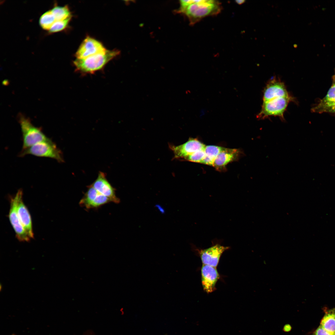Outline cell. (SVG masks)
<instances>
[{
    "mask_svg": "<svg viewBox=\"0 0 335 335\" xmlns=\"http://www.w3.org/2000/svg\"><path fill=\"white\" fill-rule=\"evenodd\" d=\"M117 50H106L104 51L88 57L76 59L73 63L77 71L81 74H92L102 69L111 60L118 55Z\"/></svg>",
    "mask_w": 335,
    "mask_h": 335,
    "instance_id": "6da1fadb",
    "label": "cell"
},
{
    "mask_svg": "<svg viewBox=\"0 0 335 335\" xmlns=\"http://www.w3.org/2000/svg\"><path fill=\"white\" fill-rule=\"evenodd\" d=\"M221 3L212 0H196L188 6L182 14L188 18L190 24L193 25L204 18L218 14L221 11Z\"/></svg>",
    "mask_w": 335,
    "mask_h": 335,
    "instance_id": "7a4b0ae2",
    "label": "cell"
},
{
    "mask_svg": "<svg viewBox=\"0 0 335 335\" xmlns=\"http://www.w3.org/2000/svg\"><path fill=\"white\" fill-rule=\"evenodd\" d=\"M30 154L36 156L55 159L60 163L64 162L62 153L51 140L48 139L38 142L32 146L22 150L20 156Z\"/></svg>",
    "mask_w": 335,
    "mask_h": 335,
    "instance_id": "3957f363",
    "label": "cell"
},
{
    "mask_svg": "<svg viewBox=\"0 0 335 335\" xmlns=\"http://www.w3.org/2000/svg\"><path fill=\"white\" fill-rule=\"evenodd\" d=\"M19 122L22 133V150L48 139L40 129L34 126L29 119L23 115L19 117Z\"/></svg>",
    "mask_w": 335,
    "mask_h": 335,
    "instance_id": "277c9868",
    "label": "cell"
},
{
    "mask_svg": "<svg viewBox=\"0 0 335 335\" xmlns=\"http://www.w3.org/2000/svg\"><path fill=\"white\" fill-rule=\"evenodd\" d=\"M290 96L279 97L263 102L261 110L258 117L263 118L269 116H278L283 119V114L289 102Z\"/></svg>",
    "mask_w": 335,
    "mask_h": 335,
    "instance_id": "5b68a950",
    "label": "cell"
},
{
    "mask_svg": "<svg viewBox=\"0 0 335 335\" xmlns=\"http://www.w3.org/2000/svg\"><path fill=\"white\" fill-rule=\"evenodd\" d=\"M111 202L109 199L101 194L90 185L80 200V206L86 209L97 208Z\"/></svg>",
    "mask_w": 335,
    "mask_h": 335,
    "instance_id": "8992f818",
    "label": "cell"
},
{
    "mask_svg": "<svg viewBox=\"0 0 335 335\" xmlns=\"http://www.w3.org/2000/svg\"><path fill=\"white\" fill-rule=\"evenodd\" d=\"M10 199L8 217L15 232L16 236L20 241L29 242L30 238L22 226L17 213L18 195L17 193L14 197Z\"/></svg>",
    "mask_w": 335,
    "mask_h": 335,
    "instance_id": "52a82bcc",
    "label": "cell"
},
{
    "mask_svg": "<svg viewBox=\"0 0 335 335\" xmlns=\"http://www.w3.org/2000/svg\"><path fill=\"white\" fill-rule=\"evenodd\" d=\"M205 145L196 138H190L186 142L178 146L170 145L174 154V158L185 159L195 152L204 149Z\"/></svg>",
    "mask_w": 335,
    "mask_h": 335,
    "instance_id": "ba28073f",
    "label": "cell"
},
{
    "mask_svg": "<svg viewBox=\"0 0 335 335\" xmlns=\"http://www.w3.org/2000/svg\"><path fill=\"white\" fill-rule=\"evenodd\" d=\"M229 248L219 243L214 244L210 247L204 249H197L203 264L216 267L223 253Z\"/></svg>",
    "mask_w": 335,
    "mask_h": 335,
    "instance_id": "9c48e42d",
    "label": "cell"
},
{
    "mask_svg": "<svg viewBox=\"0 0 335 335\" xmlns=\"http://www.w3.org/2000/svg\"><path fill=\"white\" fill-rule=\"evenodd\" d=\"M243 154L239 149L223 147L215 159L212 167L219 171H226L228 164L238 161Z\"/></svg>",
    "mask_w": 335,
    "mask_h": 335,
    "instance_id": "30bf717a",
    "label": "cell"
},
{
    "mask_svg": "<svg viewBox=\"0 0 335 335\" xmlns=\"http://www.w3.org/2000/svg\"><path fill=\"white\" fill-rule=\"evenodd\" d=\"M106 49L102 44L97 40L89 36L83 41L75 56L76 59H83L105 51Z\"/></svg>",
    "mask_w": 335,
    "mask_h": 335,
    "instance_id": "8fae6325",
    "label": "cell"
},
{
    "mask_svg": "<svg viewBox=\"0 0 335 335\" xmlns=\"http://www.w3.org/2000/svg\"><path fill=\"white\" fill-rule=\"evenodd\" d=\"M18 200L17 211L20 222L30 239L34 238L31 217L23 200V191L19 190L17 192Z\"/></svg>",
    "mask_w": 335,
    "mask_h": 335,
    "instance_id": "7c38bea8",
    "label": "cell"
},
{
    "mask_svg": "<svg viewBox=\"0 0 335 335\" xmlns=\"http://www.w3.org/2000/svg\"><path fill=\"white\" fill-rule=\"evenodd\" d=\"M201 282L203 289L208 293L215 291L220 278L216 267L203 264L201 269Z\"/></svg>",
    "mask_w": 335,
    "mask_h": 335,
    "instance_id": "4fadbf2b",
    "label": "cell"
},
{
    "mask_svg": "<svg viewBox=\"0 0 335 335\" xmlns=\"http://www.w3.org/2000/svg\"><path fill=\"white\" fill-rule=\"evenodd\" d=\"M91 186L101 194L110 199L112 202L119 203L120 199L116 196L115 189L107 180L105 174L99 172L97 177Z\"/></svg>",
    "mask_w": 335,
    "mask_h": 335,
    "instance_id": "5bb4252c",
    "label": "cell"
},
{
    "mask_svg": "<svg viewBox=\"0 0 335 335\" xmlns=\"http://www.w3.org/2000/svg\"><path fill=\"white\" fill-rule=\"evenodd\" d=\"M289 96L283 83L276 79L268 83L263 92V102L279 97Z\"/></svg>",
    "mask_w": 335,
    "mask_h": 335,
    "instance_id": "9a60e30c",
    "label": "cell"
},
{
    "mask_svg": "<svg viewBox=\"0 0 335 335\" xmlns=\"http://www.w3.org/2000/svg\"><path fill=\"white\" fill-rule=\"evenodd\" d=\"M323 310L324 315L320 326L330 333L335 334V307L330 309L324 307Z\"/></svg>",
    "mask_w": 335,
    "mask_h": 335,
    "instance_id": "2e32d148",
    "label": "cell"
},
{
    "mask_svg": "<svg viewBox=\"0 0 335 335\" xmlns=\"http://www.w3.org/2000/svg\"><path fill=\"white\" fill-rule=\"evenodd\" d=\"M223 148L216 145H206L204 148L205 156L201 163L212 166L216 157Z\"/></svg>",
    "mask_w": 335,
    "mask_h": 335,
    "instance_id": "e0dca14e",
    "label": "cell"
},
{
    "mask_svg": "<svg viewBox=\"0 0 335 335\" xmlns=\"http://www.w3.org/2000/svg\"><path fill=\"white\" fill-rule=\"evenodd\" d=\"M51 10L56 21L63 20L72 16L69 8L67 5L61 7L55 5Z\"/></svg>",
    "mask_w": 335,
    "mask_h": 335,
    "instance_id": "ac0fdd59",
    "label": "cell"
},
{
    "mask_svg": "<svg viewBox=\"0 0 335 335\" xmlns=\"http://www.w3.org/2000/svg\"><path fill=\"white\" fill-rule=\"evenodd\" d=\"M56 20L51 10L43 13L40 16L39 23L42 29L49 30Z\"/></svg>",
    "mask_w": 335,
    "mask_h": 335,
    "instance_id": "d6986e66",
    "label": "cell"
},
{
    "mask_svg": "<svg viewBox=\"0 0 335 335\" xmlns=\"http://www.w3.org/2000/svg\"><path fill=\"white\" fill-rule=\"evenodd\" d=\"M72 16L63 20H57L53 24L49 32L50 33L58 32L62 31L67 27Z\"/></svg>",
    "mask_w": 335,
    "mask_h": 335,
    "instance_id": "ffe728a7",
    "label": "cell"
},
{
    "mask_svg": "<svg viewBox=\"0 0 335 335\" xmlns=\"http://www.w3.org/2000/svg\"><path fill=\"white\" fill-rule=\"evenodd\" d=\"M313 111L318 113L327 112L335 114V102L327 105L319 104L314 107Z\"/></svg>",
    "mask_w": 335,
    "mask_h": 335,
    "instance_id": "44dd1931",
    "label": "cell"
},
{
    "mask_svg": "<svg viewBox=\"0 0 335 335\" xmlns=\"http://www.w3.org/2000/svg\"><path fill=\"white\" fill-rule=\"evenodd\" d=\"M335 102V83L331 86L326 96L321 100L319 104L327 105Z\"/></svg>",
    "mask_w": 335,
    "mask_h": 335,
    "instance_id": "7402d4cb",
    "label": "cell"
},
{
    "mask_svg": "<svg viewBox=\"0 0 335 335\" xmlns=\"http://www.w3.org/2000/svg\"><path fill=\"white\" fill-rule=\"evenodd\" d=\"M205 156L204 149L198 150L186 158L184 160L201 163Z\"/></svg>",
    "mask_w": 335,
    "mask_h": 335,
    "instance_id": "603a6c76",
    "label": "cell"
},
{
    "mask_svg": "<svg viewBox=\"0 0 335 335\" xmlns=\"http://www.w3.org/2000/svg\"><path fill=\"white\" fill-rule=\"evenodd\" d=\"M306 335H335L330 333L319 326L315 330L308 333Z\"/></svg>",
    "mask_w": 335,
    "mask_h": 335,
    "instance_id": "cb8c5ba5",
    "label": "cell"
},
{
    "mask_svg": "<svg viewBox=\"0 0 335 335\" xmlns=\"http://www.w3.org/2000/svg\"><path fill=\"white\" fill-rule=\"evenodd\" d=\"M292 328L291 325L289 324H286L284 325L282 329V330L284 332H289Z\"/></svg>",
    "mask_w": 335,
    "mask_h": 335,
    "instance_id": "d4e9b609",
    "label": "cell"
},
{
    "mask_svg": "<svg viewBox=\"0 0 335 335\" xmlns=\"http://www.w3.org/2000/svg\"><path fill=\"white\" fill-rule=\"evenodd\" d=\"M155 207L158 209L162 214H163L165 213L164 209L160 204H156L155 206Z\"/></svg>",
    "mask_w": 335,
    "mask_h": 335,
    "instance_id": "484cf974",
    "label": "cell"
},
{
    "mask_svg": "<svg viewBox=\"0 0 335 335\" xmlns=\"http://www.w3.org/2000/svg\"><path fill=\"white\" fill-rule=\"evenodd\" d=\"M245 2H246V1L244 0H237L235 1V2L236 3H237V4H238L239 5H241V4H243Z\"/></svg>",
    "mask_w": 335,
    "mask_h": 335,
    "instance_id": "4316f807",
    "label": "cell"
},
{
    "mask_svg": "<svg viewBox=\"0 0 335 335\" xmlns=\"http://www.w3.org/2000/svg\"><path fill=\"white\" fill-rule=\"evenodd\" d=\"M334 80L335 83V77H334Z\"/></svg>",
    "mask_w": 335,
    "mask_h": 335,
    "instance_id": "83f0119b",
    "label": "cell"
},
{
    "mask_svg": "<svg viewBox=\"0 0 335 335\" xmlns=\"http://www.w3.org/2000/svg\"></svg>",
    "mask_w": 335,
    "mask_h": 335,
    "instance_id": "f1b7e54d",
    "label": "cell"
}]
</instances>
